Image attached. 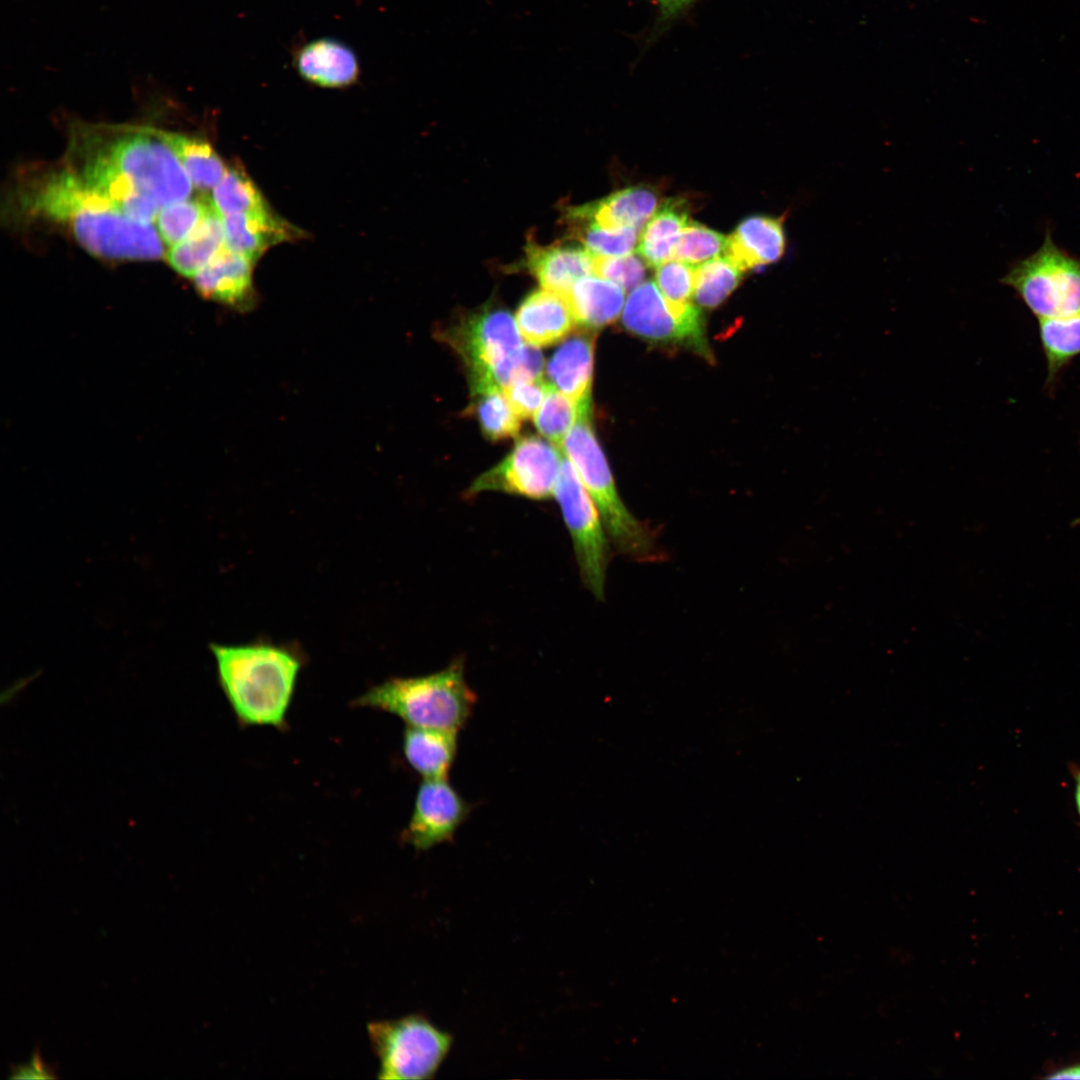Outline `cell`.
<instances>
[{
	"instance_id": "1",
	"label": "cell",
	"mask_w": 1080,
	"mask_h": 1080,
	"mask_svg": "<svg viewBox=\"0 0 1080 1080\" xmlns=\"http://www.w3.org/2000/svg\"><path fill=\"white\" fill-rule=\"evenodd\" d=\"M23 200L30 211L67 225L93 255L152 260L164 254L162 239L151 224L123 214L68 168L44 175Z\"/></svg>"
},
{
	"instance_id": "2",
	"label": "cell",
	"mask_w": 1080,
	"mask_h": 1080,
	"mask_svg": "<svg viewBox=\"0 0 1080 1080\" xmlns=\"http://www.w3.org/2000/svg\"><path fill=\"white\" fill-rule=\"evenodd\" d=\"M66 157L101 162L130 180L162 208L188 199L193 184L164 131L134 125L79 124Z\"/></svg>"
},
{
	"instance_id": "3",
	"label": "cell",
	"mask_w": 1080,
	"mask_h": 1080,
	"mask_svg": "<svg viewBox=\"0 0 1080 1080\" xmlns=\"http://www.w3.org/2000/svg\"><path fill=\"white\" fill-rule=\"evenodd\" d=\"M220 686L240 723L281 728L301 662L278 646L211 644Z\"/></svg>"
},
{
	"instance_id": "4",
	"label": "cell",
	"mask_w": 1080,
	"mask_h": 1080,
	"mask_svg": "<svg viewBox=\"0 0 1080 1080\" xmlns=\"http://www.w3.org/2000/svg\"><path fill=\"white\" fill-rule=\"evenodd\" d=\"M475 703L462 658L431 674L391 678L354 701L394 714L407 726L455 731L468 721Z\"/></svg>"
},
{
	"instance_id": "5",
	"label": "cell",
	"mask_w": 1080,
	"mask_h": 1080,
	"mask_svg": "<svg viewBox=\"0 0 1080 1080\" xmlns=\"http://www.w3.org/2000/svg\"><path fill=\"white\" fill-rule=\"evenodd\" d=\"M563 449L595 502L613 547L632 560H657L660 552L653 531L633 515L618 493L591 425V401L580 403Z\"/></svg>"
},
{
	"instance_id": "6",
	"label": "cell",
	"mask_w": 1080,
	"mask_h": 1080,
	"mask_svg": "<svg viewBox=\"0 0 1080 1080\" xmlns=\"http://www.w3.org/2000/svg\"><path fill=\"white\" fill-rule=\"evenodd\" d=\"M444 337L468 368L472 395L511 383L523 344L508 311L483 309L448 329Z\"/></svg>"
},
{
	"instance_id": "7",
	"label": "cell",
	"mask_w": 1080,
	"mask_h": 1080,
	"mask_svg": "<svg viewBox=\"0 0 1080 1080\" xmlns=\"http://www.w3.org/2000/svg\"><path fill=\"white\" fill-rule=\"evenodd\" d=\"M1001 283L1012 288L1038 320L1080 313V259L1058 247L1049 232L1040 248L1013 264Z\"/></svg>"
},
{
	"instance_id": "8",
	"label": "cell",
	"mask_w": 1080,
	"mask_h": 1080,
	"mask_svg": "<svg viewBox=\"0 0 1080 1080\" xmlns=\"http://www.w3.org/2000/svg\"><path fill=\"white\" fill-rule=\"evenodd\" d=\"M367 1033L379 1061L377 1077L385 1080L433 1078L452 1045L449 1033L418 1014L369 1022Z\"/></svg>"
},
{
	"instance_id": "9",
	"label": "cell",
	"mask_w": 1080,
	"mask_h": 1080,
	"mask_svg": "<svg viewBox=\"0 0 1080 1080\" xmlns=\"http://www.w3.org/2000/svg\"><path fill=\"white\" fill-rule=\"evenodd\" d=\"M553 497L571 536L582 581L603 600L613 545L595 502L569 459L562 460Z\"/></svg>"
},
{
	"instance_id": "10",
	"label": "cell",
	"mask_w": 1080,
	"mask_h": 1080,
	"mask_svg": "<svg viewBox=\"0 0 1080 1080\" xmlns=\"http://www.w3.org/2000/svg\"><path fill=\"white\" fill-rule=\"evenodd\" d=\"M562 460L556 446L536 436H525L502 461L479 475L465 495L496 491L546 500L554 494Z\"/></svg>"
},
{
	"instance_id": "11",
	"label": "cell",
	"mask_w": 1080,
	"mask_h": 1080,
	"mask_svg": "<svg viewBox=\"0 0 1080 1080\" xmlns=\"http://www.w3.org/2000/svg\"><path fill=\"white\" fill-rule=\"evenodd\" d=\"M622 324L630 333L650 342L687 344L708 353L700 310L691 302H669L654 282H644L631 292L623 310Z\"/></svg>"
},
{
	"instance_id": "12",
	"label": "cell",
	"mask_w": 1080,
	"mask_h": 1080,
	"mask_svg": "<svg viewBox=\"0 0 1080 1080\" xmlns=\"http://www.w3.org/2000/svg\"><path fill=\"white\" fill-rule=\"evenodd\" d=\"M469 803L448 778L424 779L402 840L417 850H428L453 840L470 813Z\"/></svg>"
},
{
	"instance_id": "13",
	"label": "cell",
	"mask_w": 1080,
	"mask_h": 1080,
	"mask_svg": "<svg viewBox=\"0 0 1080 1080\" xmlns=\"http://www.w3.org/2000/svg\"><path fill=\"white\" fill-rule=\"evenodd\" d=\"M292 62L304 80L323 88L350 86L358 80L361 71L355 51L331 37L305 41L295 49Z\"/></svg>"
},
{
	"instance_id": "14",
	"label": "cell",
	"mask_w": 1080,
	"mask_h": 1080,
	"mask_svg": "<svg viewBox=\"0 0 1080 1080\" xmlns=\"http://www.w3.org/2000/svg\"><path fill=\"white\" fill-rule=\"evenodd\" d=\"M783 216H751L727 237L724 255L743 272L778 261L786 248Z\"/></svg>"
},
{
	"instance_id": "15",
	"label": "cell",
	"mask_w": 1080,
	"mask_h": 1080,
	"mask_svg": "<svg viewBox=\"0 0 1080 1080\" xmlns=\"http://www.w3.org/2000/svg\"><path fill=\"white\" fill-rule=\"evenodd\" d=\"M659 195L649 186H632L581 207L571 208L568 218L590 222L605 229H640L654 214Z\"/></svg>"
},
{
	"instance_id": "16",
	"label": "cell",
	"mask_w": 1080,
	"mask_h": 1080,
	"mask_svg": "<svg viewBox=\"0 0 1080 1080\" xmlns=\"http://www.w3.org/2000/svg\"><path fill=\"white\" fill-rule=\"evenodd\" d=\"M516 322L523 338L537 347L558 342L576 324L566 296L546 289L534 291L522 301Z\"/></svg>"
},
{
	"instance_id": "17",
	"label": "cell",
	"mask_w": 1080,
	"mask_h": 1080,
	"mask_svg": "<svg viewBox=\"0 0 1080 1080\" xmlns=\"http://www.w3.org/2000/svg\"><path fill=\"white\" fill-rule=\"evenodd\" d=\"M594 255L586 248L573 245L527 247V266L540 285L549 291L567 296L580 278L593 274Z\"/></svg>"
},
{
	"instance_id": "18",
	"label": "cell",
	"mask_w": 1080,
	"mask_h": 1080,
	"mask_svg": "<svg viewBox=\"0 0 1080 1080\" xmlns=\"http://www.w3.org/2000/svg\"><path fill=\"white\" fill-rule=\"evenodd\" d=\"M594 340L590 332L574 334L554 352L547 365L549 384L578 403L591 400Z\"/></svg>"
},
{
	"instance_id": "19",
	"label": "cell",
	"mask_w": 1080,
	"mask_h": 1080,
	"mask_svg": "<svg viewBox=\"0 0 1080 1080\" xmlns=\"http://www.w3.org/2000/svg\"><path fill=\"white\" fill-rule=\"evenodd\" d=\"M252 262L225 246L193 277L201 293L225 304L246 305L252 293Z\"/></svg>"
},
{
	"instance_id": "20",
	"label": "cell",
	"mask_w": 1080,
	"mask_h": 1080,
	"mask_svg": "<svg viewBox=\"0 0 1080 1080\" xmlns=\"http://www.w3.org/2000/svg\"><path fill=\"white\" fill-rule=\"evenodd\" d=\"M458 731L407 726L402 749L410 767L424 779H445L455 761Z\"/></svg>"
},
{
	"instance_id": "21",
	"label": "cell",
	"mask_w": 1080,
	"mask_h": 1080,
	"mask_svg": "<svg viewBox=\"0 0 1080 1080\" xmlns=\"http://www.w3.org/2000/svg\"><path fill=\"white\" fill-rule=\"evenodd\" d=\"M222 222L226 246L252 263L267 248L294 233L267 209L222 216Z\"/></svg>"
},
{
	"instance_id": "22",
	"label": "cell",
	"mask_w": 1080,
	"mask_h": 1080,
	"mask_svg": "<svg viewBox=\"0 0 1080 1080\" xmlns=\"http://www.w3.org/2000/svg\"><path fill=\"white\" fill-rule=\"evenodd\" d=\"M566 298L576 323L586 329H598L618 318L625 294L616 283L589 275L576 281Z\"/></svg>"
},
{
	"instance_id": "23",
	"label": "cell",
	"mask_w": 1080,
	"mask_h": 1080,
	"mask_svg": "<svg viewBox=\"0 0 1080 1080\" xmlns=\"http://www.w3.org/2000/svg\"><path fill=\"white\" fill-rule=\"evenodd\" d=\"M689 223L688 206L682 199H668L648 220L639 237L637 252L649 266L672 259L674 247Z\"/></svg>"
},
{
	"instance_id": "24",
	"label": "cell",
	"mask_w": 1080,
	"mask_h": 1080,
	"mask_svg": "<svg viewBox=\"0 0 1080 1080\" xmlns=\"http://www.w3.org/2000/svg\"><path fill=\"white\" fill-rule=\"evenodd\" d=\"M224 246L222 216L213 205L197 228L170 248L167 260L180 274L194 277Z\"/></svg>"
},
{
	"instance_id": "25",
	"label": "cell",
	"mask_w": 1080,
	"mask_h": 1080,
	"mask_svg": "<svg viewBox=\"0 0 1080 1080\" xmlns=\"http://www.w3.org/2000/svg\"><path fill=\"white\" fill-rule=\"evenodd\" d=\"M164 137L186 171L193 186L214 188L226 173L224 163L205 141L164 131Z\"/></svg>"
},
{
	"instance_id": "26",
	"label": "cell",
	"mask_w": 1080,
	"mask_h": 1080,
	"mask_svg": "<svg viewBox=\"0 0 1080 1080\" xmlns=\"http://www.w3.org/2000/svg\"><path fill=\"white\" fill-rule=\"evenodd\" d=\"M1038 321L1048 380H1052L1071 359L1080 354V313Z\"/></svg>"
},
{
	"instance_id": "27",
	"label": "cell",
	"mask_w": 1080,
	"mask_h": 1080,
	"mask_svg": "<svg viewBox=\"0 0 1080 1080\" xmlns=\"http://www.w3.org/2000/svg\"><path fill=\"white\" fill-rule=\"evenodd\" d=\"M472 410L482 433L491 441L516 437L520 431V418L509 405L502 389L494 388L472 395Z\"/></svg>"
},
{
	"instance_id": "28",
	"label": "cell",
	"mask_w": 1080,
	"mask_h": 1080,
	"mask_svg": "<svg viewBox=\"0 0 1080 1080\" xmlns=\"http://www.w3.org/2000/svg\"><path fill=\"white\" fill-rule=\"evenodd\" d=\"M743 271L729 258L716 257L696 269L695 300L704 308L721 304L742 279Z\"/></svg>"
},
{
	"instance_id": "29",
	"label": "cell",
	"mask_w": 1080,
	"mask_h": 1080,
	"mask_svg": "<svg viewBox=\"0 0 1080 1080\" xmlns=\"http://www.w3.org/2000/svg\"><path fill=\"white\" fill-rule=\"evenodd\" d=\"M212 207L209 199H185L163 206L155 220L161 239L170 247L183 241Z\"/></svg>"
},
{
	"instance_id": "30",
	"label": "cell",
	"mask_w": 1080,
	"mask_h": 1080,
	"mask_svg": "<svg viewBox=\"0 0 1080 1080\" xmlns=\"http://www.w3.org/2000/svg\"><path fill=\"white\" fill-rule=\"evenodd\" d=\"M212 202L221 216L266 209L255 185L237 169L227 170L213 188Z\"/></svg>"
},
{
	"instance_id": "31",
	"label": "cell",
	"mask_w": 1080,
	"mask_h": 1080,
	"mask_svg": "<svg viewBox=\"0 0 1080 1080\" xmlns=\"http://www.w3.org/2000/svg\"><path fill=\"white\" fill-rule=\"evenodd\" d=\"M579 410L580 403L548 384L543 405L534 416L535 427L554 446L561 448L567 432L578 418Z\"/></svg>"
},
{
	"instance_id": "32",
	"label": "cell",
	"mask_w": 1080,
	"mask_h": 1080,
	"mask_svg": "<svg viewBox=\"0 0 1080 1080\" xmlns=\"http://www.w3.org/2000/svg\"><path fill=\"white\" fill-rule=\"evenodd\" d=\"M568 219L572 226V233L595 256L627 255L637 244L638 229L630 227L605 229L587 221Z\"/></svg>"
},
{
	"instance_id": "33",
	"label": "cell",
	"mask_w": 1080,
	"mask_h": 1080,
	"mask_svg": "<svg viewBox=\"0 0 1080 1080\" xmlns=\"http://www.w3.org/2000/svg\"><path fill=\"white\" fill-rule=\"evenodd\" d=\"M727 238L699 223L689 222L674 247L672 259L691 264L719 257L725 252Z\"/></svg>"
},
{
	"instance_id": "34",
	"label": "cell",
	"mask_w": 1080,
	"mask_h": 1080,
	"mask_svg": "<svg viewBox=\"0 0 1080 1080\" xmlns=\"http://www.w3.org/2000/svg\"><path fill=\"white\" fill-rule=\"evenodd\" d=\"M655 268L656 285L669 302H691L695 292L697 267L685 261L670 259Z\"/></svg>"
},
{
	"instance_id": "35",
	"label": "cell",
	"mask_w": 1080,
	"mask_h": 1080,
	"mask_svg": "<svg viewBox=\"0 0 1080 1080\" xmlns=\"http://www.w3.org/2000/svg\"><path fill=\"white\" fill-rule=\"evenodd\" d=\"M593 274L629 290L636 288L644 280L646 263L641 256L631 253L614 257L594 255Z\"/></svg>"
},
{
	"instance_id": "36",
	"label": "cell",
	"mask_w": 1080,
	"mask_h": 1080,
	"mask_svg": "<svg viewBox=\"0 0 1080 1080\" xmlns=\"http://www.w3.org/2000/svg\"><path fill=\"white\" fill-rule=\"evenodd\" d=\"M548 390L542 378L518 380L503 387L502 391L509 405L520 419H529L536 415Z\"/></svg>"
},
{
	"instance_id": "37",
	"label": "cell",
	"mask_w": 1080,
	"mask_h": 1080,
	"mask_svg": "<svg viewBox=\"0 0 1080 1080\" xmlns=\"http://www.w3.org/2000/svg\"><path fill=\"white\" fill-rule=\"evenodd\" d=\"M543 368L544 358L538 347L530 343L523 344L512 382L518 380L539 379L541 378Z\"/></svg>"
},
{
	"instance_id": "38",
	"label": "cell",
	"mask_w": 1080,
	"mask_h": 1080,
	"mask_svg": "<svg viewBox=\"0 0 1080 1080\" xmlns=\"http://www.w3.org/2000/svg\"><path fill=\"white\" fill-rule=\"evenodd\" d=\"M1045 1079H1080V1059L1065 1063L1049 1064L1044 1069Z\"/></svg>"
},
{
	"instance_id": "39",
	"label": "cell",
	"mask_w": 1080,
	"mask_h": 1080,
	"mask_svg": "<svg viewBox=\"0 0 1080 1080\" xmlns=\"http://www.w3.org/2000/svg\"><path fill=\"white\" fill-rule=\"evenodd\" d=\"M11 1078H52L53 1075L42 1064L39 1056L34 1054L31 1060L21 1066H17L12 1070Z\"/></svg>"
},
{
	"instance_id": "40",
	"label": "cell",
	"mask_w": 1080,
	"mask_h": 1080,
	"mask_svg": "<svg viewBox=\"0 0 1080 1080\" xmlns=\"http://www.w3.org/2000/svg\"><path fill=\"white\" fill-rule=\"evenodd\" d=\"M660 11L659 22L673 20L686 11L696 0H653Z\"/></svg>"
},
{
	"instance_id": "41",
	"label": "cell",
	"mask_w": 1080,
	"mask_h": 1080,
	"mask_svg": "<svg viewBox=\"0 0 1080 1080\" xmlns=\"http://www.w3.org/2000/svg\"><path fill=\"white\" fill-rule=\"evenodd\" d=\"M1075 789H1074V801L1077 815L1080 820V768L1074 774Z\"/></svg>"
},
{
	"instance_id": "42",
	"label": "cell",
	"mask_w": 1080,
	"mask_h": 1080,
	"mask_svg": "<svg viewBox=\"0 0 1080 1080\" xmlns=\"http://www.w3.org/2000/svg\"><path fill=\"white\" fill-rule=\"evenodd\" d=\"M1076 522H1077V523H1080V518H1078V519L1076 520Z\"/></svg>"
}]
</instances>
